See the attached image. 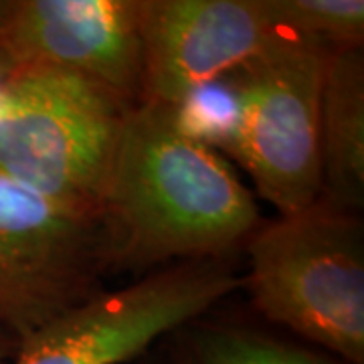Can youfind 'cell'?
<instances>
[{
  "instance_id": "ba28073f",
  "label": "cell",
  "mask_w": 364,
  "mask_h": 364,
  "mask_svg": "<svg viewBox=\"0 0 364 364\" xmlns=\"http://www.w3.org/2000/svg\"><path fill=\"white\" fill-rule=\"evenodd\" d=\"M279 35L263 0H140V100L178 107Z\"/></svg>"
},
{
  "instance_id": "7c38bea8",
  "label": "cell",
  "mask_w": 364,
  "mask_h": 364,
  "mask_svg": "<svg viewBox=\"0 0 364 364\" xmlns=\"http://www.w3.org/2000/svg\"><path fill=\"white\" fill-rule=\"evenodd\" d=\"M16 346H18L16 338L11 336V334L0 326V364L9 363V360L13 358L14 352H16Z\"/></svg>"
},
{
  "instance_id": "277c9868",
  "label": "cell",
  "mask_w": 364,
  "mask_h": 364,
  "mask_svg": "<svg viewBox=\"0 0 364 364\" xmlns=\"http://www.w3.org/2000/svg\"><path fill=\"white\" fill-rule=\"evenodd\" d=\"M328 51L320 43L279 35L225 75L233 126L223 152L247 170L279 215L320 198L318 112Z\"/></svg>"
},
{
  "instance_id": "3957f363",
  "label": "cell",
  "mask_w": 364,
  "mask_h": 364,
  "mask_svg": "<svg viewBox=\"0 0 364 364\" xmlns=\"http://www.w3.org/2000/svg\"><path fill=\"white\" fill-rule=\"evenodd\" d=\"M132 105L71 71H11L0 83V176L100 217Z\"/></svg>"
},
{
  "instance_id": "8fae6325",
  "label": "cell",
  "mask_w": 364,
  "mask_h": 364,
  "mask_svg": "<svg viewBox=\"0 0 364 364\" xmlns=\"http://www.w3.org/2000/svg\"><path fill=\"white\" fill-rule=\"evenodd\" d=\"M188 364H340L322 352L308 350L247 328L208 326L193 340Z\"/></svg>"
},
{
  "instance_id": "6da1fadb",
  "label": "cell",
  "mask_w": 364,
  "mask_h": 364,
  "mask_svg": "<svg viewBox=\"0 0 364 364\" xmlns=\"http://www.w3.org/2000/svg\"><path fill=\"white\" fill-rule=\"evenodd\" d=\"M100 219L109 267L215 261L261 227L255 196L176 107L140 100L126 114Z\"/></svg>"
},
{
  "instance_id": "30bf717a",
  "label": "cell",
  "mask_w": 364,
  "mask_h": 364,
  "mask_svg": "<svg viewBox=\"0 0 364 364\" xmlns=\"http://www.w3.org/2000/svg\"><path fill=\"white\" fill-rule=\"evenodd\" d=\"M277 33L328 49H358L364 41L363 0H263Z\"/></svg>"
},
{
  "instance_id": "8992f818",
  "label": "cell",
  "mask_w": 364,
  "mask_h": 364,
  "mask_svg": "<svg viewBox=\"0 0 364 364\" xmlns=\"http://www.w3.org/2000/svg\"><path fill=\"white\" fill-rule=\"evenodd\" d=\"M241 286L215 261L164 269L116 291H97L18 340L4 364H122L188 324Z\"/></svg>"
},
{
  "instance_id": "7a4b0ae2",
  "label": "cell",
  "mask_w": 364,
  "mask_h": 364,
  "mask_svg": "<svg viewBox=\"0 0 364 364\" xmlns=\"http://www.w3.org/2000/svg\"><path fill=\"white\" fill-rule=\"evenodd\" d=\"M251 299L269 322L364 364V223L318 198L247 239Z\"/></svg>"
},
{
  "instance_id": "52a82bcc",
  "label": "cell",
  "mask_w": 364,
  "mask_h": 364,
  "mask_svg": "<svg viewBox=\"0 0 364 364\" xmlns=\"http://www.w3.org/2000/svg\"><path fill=\"white\" fill-rule=\"evenodd\" d=\"M0 59L11 71H71L136 104L140 0H0Z\"/></svg>"
},
{
  "instance_id": "4fadbf2b",
  "label": "cell",
  "mask_w": 364,
  "mask_h": 364,
  "mask_svg": "<svg viewBox=\"0 0 364 364\" xmlns=\"http://www.w3.org/2000/svg\"><path fill=\"white\" fill-rule=\"evenodd\" d=\"M9 73H11V69H9V65H6V63L0 59V83L6 79V75H9Z\"/></svg>"
},
{
  "instance_id": "9c48e42d",
  "label": "cell",
  "mask_w": 364,
  "mask_h": 364,
  "mask_svg": "<svg viewBox=\"0 0 364 364\" xmlns=\"http://www.w3.org/2000/svg\"><path fill=\"white\" fill-rule=\"evenodd\" d=\"M320 198L358 213L364 203V57L330 49L318 112Z\"/></svg>"
},
{
  "instance_id": "5b68a950",
  "label": "cell",
  "mask_w": 364,
  "mask_h": 364,
  "mask_svg": "<svg viewBox=\"0 0 364 364\" xmlns=\"http://www.w3.org/2000/svg\"><path fill=\"white\" fill-rule=\"evenodd\" d=\"M102 219L0 176V326L25 338L102 291Z\"/></svg>"
}]
</instances>
